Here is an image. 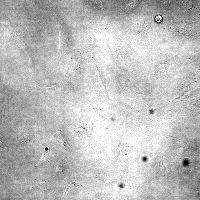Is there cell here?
I'll list each match as a JSON object with an SVG mask.
<instances>
[{
  "mask_svg": "<svg viewBox=\"0 0 200 200\" xmlns=\"http://www.w3.org/2000/svg\"><path fill=\"white\" fill-rule=\"evenodd\" d=\"M49 184L45 181H37L36 180L34 186L37 189L45 191L48 190Z\"/></svg>",
  "mask_w": 200,
  "mask_h": 200,
  "instance_id": "6da1fadb",
  "label": "cell"
},
{
  "mask_svg": "<svg viewBox=\"0 0 200 200\" xmlns=\"http://www.w3.org/2000/svg\"><path fill=\"white\" fill-rule=\"evenodd\" d=\"M160 166L162 167L164 170L165 171L168 172V163L167 159L164 156H162L161 157L160 161Z\"/></svg>",
  "mask_w": 200,
  "mask_h": 200,
  "instance_id": "7a4b0ae2",
  "label": "cell"
},
{
  "mask_svg": "<svg viewBox=\"0 0 200 200\" xmlns=\"http://www.w3.org/2000/svg\"><path fill=\"white\" fill-rule=\"evenodd\" d=\"M169 141L172 142H180L181 139L177 137H173L169 135H164Z\"/></svg>",
  "mask_w": 200,
  "mask_h": 200,
  "instance_id": "3957f363",
  "label": "cell"
},
{
  "mask_svg": "<svg viewBox=\"0 0 200 200\" xmlns=\"http://www.w3.org/2000/svg\"><path fill=\"white\" fill-rule=\"evenodd\" d=\"M48 152H45L44 153H43L42 157H41V159H40L39 162H38V164H37L36 166H37V165L39 164L40 163L42 162V161H45V160H46L47 159H48Z\"/></svg>",
  "mask_w": 200,
  "mask_h": 200,
  "instance_id": "277c9868",
  "label": "cell"
}]
</instances>
